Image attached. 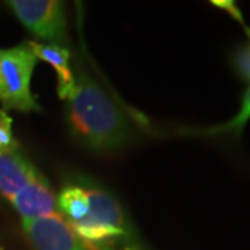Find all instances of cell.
I'll list each match as a JSON object with an SVG mask.
<instances>
[{"instance_id": "cell-1", "label": "cell", "mask_w": 250, "mask_h": 250, "mask_svg": "<svg viewBox=\"0 0 250 250\" xmlns=\"http://www.w3.org/2000/svg\"><path fill=\"white\" fill-rule=\"evenodd\" d=\"M75 86L65 99V114L72 135L93 152H113L129 138V126L113 100L75 62Z\"/></svg>"}, {"instance_id": "cell-2", "label": "cell", "mask_w": 250, "mask_h": 250, "mask_svg": "<svg viewBox=\"0 0 250 250\" xmlns=\"http://www.w3.org/2000/svg\"><path fill=\"white\" fill-rule=\"evenodd\" d=\"M36 64L38 59L28 41L13 47H0V103L3 110L41 111V104L31 90Z\"/></svg>"}, {"instance_id": "cell-3", "label": "cell", "mask_w": 250, "mask_h": 250, "mask_svg": "<svg viewBox=\"0 0 250 250\" xmlns=\"http://www.w3.org/2000/svg\"><path fill=\"white\" fill-rule=\"evenodd\" d=\"M89 197V211L78 223L70 224L82 241L104 243L128 233L126 218L116 197L92 182L81 184Z\"/></svg>"}, {"instance_id": "cell-4", "label": "cell", "mask_w": 250, "mask_h": 250, "mask_svg": "<svg viewBox=\"0 0 250 250\" xmlns=\"http://www.w3.org/2000/svg\"><path fill=\"white\" fill-rule=\"evenodd\" d=\"M7 6L18 21L38 39L68 49L70 36L67 31V17L62 1L10 0Z\"/></svg>"}, {"instance_id": "cell-5", "label": "cell", "mask_w": 250, "mask_h": 250, "mask_svg": "<svg viewBox=\"0 0 250 250\" xmlns=\"http://www.w3.org/2000/svg\"><path fill=\"white\" fill-rule=\"evenodd\" d=\"M22 229L35 250H86L83 242L60 213L22 220Z\"/></svg>"}, {"instance_id": "cell-6", "label": "cell", "mask_w": 250, "mask_h": 250, "mask_svg": "<svg viewBox=\"0 0 250 250\" xmlns=\"http://www.w3.org/2000/svg\"><path fill=\"white\" fill-rule=\"evenodd\" d=\"M10 202L22 220H34L53 214L57 207V196L42 172L21 188Z\"/></svg>"}, {"instance_id": "cell-7", "label": "cell", "mask_w": 250, "mask_h": 250, "mask_svg": "<svg viewBox=\"0 0 250 250\" xmlns=\"http://www.w3.org/2000/svg\"><path fill=\"white\" fill-rule=\"evenodd\" d=\"M41 171L32 161L18 150L0 154V195L11 199Z\"/></svg>"}, {"instance_id": "cell-8", "label": "cell", "mask_w": 250, "mask_h": 250, "mask_svg": "<svg viewBox=\"0 0 250 250\" xmlns=\"http://www.w3.org/2000/svg\"><path fill=\"white\" fill-rule=\"evenodd\" d=\"M28 45L38 60H43L52 65V68L57 75V95L62 100H65L75 86V75L70 64V59H71L70 49L53 43H42L36 41H28Z\"/></svg>"}, {"instance_id": "cell-9", "label": "cell", "mask_w": 250, "mask_h": 250, "mask_svg": "<svg viewBox=\"0 0 250 250\" xmlns=\"http://www.w3.org/2000/svg\"><path fill=\"white\" fill-rule=\"evenodd\" d=\"M57 206L60 214L68 224L78 223L89 211V197L86 189L81 184H65L57 195Z\"/></svg>"}, {"instance_id": "cell-10", "label": "cell", "mask_w": 250, "mask_h": 250, "mask_svg": "<svg viewBox=\"0 0 250 250\" xmlns=\"http://www.w3.org/2000/svg\"><path fill=\"white\" fill-rule=\"evenodd\" d=\"M250 120V86L246 89L243 98H242V106L239 113L233 117L231 121L225 123L223 125H217L213 128L202 129V135H221V134H232L235 136H239L243 131L245 125L248 124Z\"/></svg>"}, {"instance_id": "cell-11", "label": "cell", "mask_w": 250, "mask_h": 250, "mask_svg": "<svg viewBox=\"0 0 250 250\" xmlns=\"http://www.w3.org/2000/svg\"><path fill=\"white\" fill-rule=\"evenodd\" d=\"M18 150V142L13 134V118L0 108V154Z\"/></svg>"}, {"instance_id": "cell-12", "label": "cell", "mask_w": 250, "mask_h": 250, "mask_svg": "<svg viewBox=\"0 0 250 250\" xmlns=\"http://www.w3.org/2000/svg\"><path fill=\"white\" fill-rule=\"evenodd\" d=\"M233 62L242 78L250 82V43L242 46L236 50Z\"/></svg>"}, {"instance_id": "cell-13", "label": "cell", "mask_w": 250, "mask_h": 250, "mask_svg": "<svg viewBox=\"0 0 250 250\" xmlns=\"http://www.w3.org/2000/svg\"><path fill=\"white\" fill-rule=\"evenodd\" d=\"M124 250H134V249H129V248H126V249H124Z\"/></svg>"}, {"instance_id": "cell-14", "label": "cell", "mask_w": 250, "mask_h": 250, "mask_svg": "<svg viewBox=\"0 0 250 250\" xmlns=\"http://www.w3.org/2000/svg\"><path fill=\"white\" fill-rule=\"evenodd\" d=\"M0 250H3V249H1V248H0Z\"/></svg>"}]
</instances>
